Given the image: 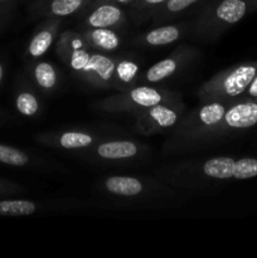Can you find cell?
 I'll return each mask as SVG.
<instances>
[{
    "instance_id": "cell-24",
    "label": "cell",
    "mask_w": 257,
    "mask_h": 258,
    "mask_svg": "<svg viewBox=\"0 0 257 258\" xmlns=\"http://www.w3.org/2000/svg\"><path fill=\"white\" fill-rule=\"evenodd\" d=\"M136 70H138V68H136V66L134 64V63L122 62L118 66L117 72L123 81H130L131 78L134 77V75L136 73Z\"/></svg>"
},
{
    "instance_id": "cell-22",
    "label": "cell",
    "mask_w": 257,
    "mask_h": 258,
    "mask_svg": "<svg viewBox=\"0 0 257 258\" xmlns=\"http://www.w3.org/2000/svg\"><path fill=\"white\" fill-rule=\"evenodd\" d=\"M83 0H53L50 9L53 14L58 17H65L75 13L82 5Z\"/></svg>"
},
{
    "instance_id": "cell-15",
    "label": "cell",
    "mask_w": 257,
    "mask_h": 258,
    "mask_svg": "<svg viewBox=\"0 0 257 258\" xmlns=\"http://www.w3.org/2000/svg\"><path fill=\"white\" fill-rule=\"evenodd\" d=\"M176 63L173 59H164L161 62L154 64L150 70L146 73V78H148L150 82H159V81L164 80L168 76H170L171 73L175 71Z\"/></svg>"
},
{
    "instance_id": "cell-25",
    "label": "cell",
    "mask_w": 257,
    "mask_h": 258,
    "mask_svg": "<svg viewBox=\"0 0 257 258\" xmlns=\"http://www.w3.org/2000/svg\"><path fill=\"white\" fill-rule=\"evenodd\" d=\"M196 2H198V0H169L166 7L170 12H180Z\"/></svg>"
},
{
    "instance_id": "cell-6",
    "label": "cell",
    "mask_w": 257,
    "mask_h": 258,
    "mask_svg": "<svg viewBox=\"0 0 257 258\" xmlns=\"http://www.w3.org/2000/svg\"><path fill=\"white\" fill-rule=\"evenodd\" d=\"M121 18V10L113 5L97 8L88 18V24L95 28H106L116 24Z\"/></svg>"
},
{
    "instance_id": "cell-18",
    "label": "cell",
    "mask_w": 257,
    "mask_h": 258,
    "mask_svg": "<svg viewBox=\"0 0 257 258\" xmlns=\"http://www.w3.org/2000/svg\"><path fill=\"white\" fill-rule=\"evenodd\" d=\"M52 33L48 30L38 33L32 39L29 45V53L33 57H40L48 50V48L52 44Z\"/></svg>"
},
{
    "instance_id": "cell-29",
    "label": "cell",
    "mask_w": 257,
    "mask_h": 258,
    "mask_svg": "<svg viewBox=\"0 0 257 258\" xmlns=\"http://www.w3.org/2000/svg\"><path fill=\"white\" fill-rule=\"evenodd\" d=\"M0 2H4V0H0Z\"/></svg>"
},
{
    "instance_id": "cell-20",
    "label": "cell",
    "mask_w": 257,
    "mask_h": 258,
    "mask_svg": "<svg viewBox=\"0 0 257 258\" xmlns=\"http://www.w3.org/2000/svg\"><path fill=\"white\" fill-rule=\"evenodd\" d=\"M59 143L65 149H80L90 145L92 138L82 133H66L62 135Z\"/></svg>"
},
{
    "instance_id": "cell-2",
    "label": "cell",
    "mask_w": 257,
    "mask_h": 258,
    "mask_svg": "<svg viewBox=\"0 0 257 258\" xmlns=\"http://www.w3.org/2000/svg\"><path fill=\"white\" fill-rule=\"evenodd\" d=\"M224 121L234 128L252 127L257 123V103L244 102L233 106L224 113Z\"/></svg>"
},
{
    "instance_id": "cell-11",
    "label": "cell",
    "mask_w": 257,
    "mask_h": 258,
    "mask_svg": "<svg viewBox=\"0 0 257 258\" xmlns=\"http://www.w3.org/2000/svg\"><path fill=\"white\" fill-rule=\"evenodd\" d=\"M148 117L159 127H170L176 122V113L164 106H153L148 113Z\"/></svg>"
},
{
    "instance_id": "cell-5",
    "label": "cell",
    "mask_w": 257,
    "mask_h": 258,
    "mask_svg": "<svg viewBox=\"0 0 257 258\" xmlns=\"http://www.w3.org/2000/svg\"><path fill=\"white\" fill-rule=\"evenodd\" d=\"M247 5L243 0H223L217 8V17L228 24L239 22L244 17Z\"/></svg>"
},
{
    "instance_id": "cell-13",
    "label": "cell",
    "mask_w": 257,
    "mask_h": 258,
    "mask_svg": "<svg viewBox=\"0 0 257 258\" xmlns=\"http://www.w3.org/2000/svg\"><path fill=\"white\" fill-rule=\"evenodd\" d=\"M86 70L93 71V72L97 73L103 81H107L110 80V77L112 76L113 63L111 62L108 58L103 57V55H92V57L88 59Z\"/></svg>"
},
{
    "instance_id": "cell-3",
    "label": "cell",
    "mask_w": 257,
    "mask_h": 258,
    "mask_svg": "<svg viewBox=\"0 0 257 258\" xmlns=\"http://www.w3.org/2000/svg\"><path fill=\"white\" fill-rule=\"evenodd\" d=\"M97 153L105 159L133 158L138 153V146L130 141H111L98 146Z\"/></svg>"
},
{
    "instance_id": "cell-23",
    "label": "cell",
    "mask_w": 257,
    "mask_h": 258,
    "mask_svg": "<svg viewBox=\"0 0 257 258\" xmlns=\"http://www.w3.org/2000/svg\"><path fill=\"white\" fill-rule=\"evenodd\" d=\"M88 59L90 58H88L87 53H85L83 50L76 49L72 55V59H71V64H72L75 70H85L88 63Z\"/></svg>"
},
{
    "instance_id": "cell-14",
    "label": "cell",
    "mask_w": 257,
    "mask_h": 258,
    "mask_svg": "<svg viewBox=\"0 0 257 258\" xmlns=\"http://www.w3.org/2000/svg\"><path fill=\"white\" fill-rule=\"evenodd\" d=\"M28 155L12 146L0 145V163L7 165L23 166L28 163Z\"/></svg>"
},
{
    "instance_id": "cell-8",
    "label": "cell",
    "mask_w": 257,
    "mask_h": 258,
    "mask_svg": "<svg viewBox=\"0 0 257 258\" xmlns=\"http://www.w3.org/2000/svg\"><path fill=\"white\" fill-rule=\"evenodd\" d=\"M37 209L34 203L28 201H2L0 202V216L20 217L30 216Z\"/></svg>"
},
{
    "instance_id": "cell-16",
    "label": "cell",
    "mask_w": 257,
    "mask_h": 258,
    "mask_svg": "<svg viewBox=\"0 0 257 258\" xmlns=\"http://www.w3.org/2000/svg\"><path fill=\"white\" fill-rule=\"evenodd\" d=\"M224 113H226V111L221 103H211V105H207L202 108L201 112H199V120L204 125H216L224 117Z\"/></svg>"
},
{
    "instance_id": "cell-21",
    "label": "cell",
    "mask_w": 257,
    "mask_h": 258,
    "mask_svg": "<svg viewBox=\"0 0 257 258\" xmlns=\"http://www.w3.org/2000/svg\"><path fill=\"white\" fill-rule=\"evenodd\" d=\"M15 105H17L18 111L25 116H33L38 111V101L32 93H20L17 97Z\"/></svg>"
},
{
    "instance_id": "cell-4",
    "label": "cell",
    "mask_w": 257,
    "mask_h": 258,
    "mask_svg": "<svg viewBox=\"0 0 257 258\" xmlns=\"http://www.w3.org/2000/svg\"><path fill=\"white\" fill-rule=\"evenodd\" d=\"M106 188L108 191L117 196L133 197L143 190L140 181L130 176H112L106 181Z\"/></svg>"
},
{
    "instance_id": "cell-7",
    "label": "cell",
    "mask_w": 257,
    "mask_h": 258,
    "mask_svg": "<svg viewBox=\"0 0 257 258\" xmlns=\"http://www.w3.org/2000/svg\"><path fill=\"white\" fill-rule=\"evenodd\" d=\"M234 163L232 158H214L204 164L203 170L211 178L229 179L233 178Z\"/></svg>"
},
{
    "instance_id": "cell-17",
    "label": "cell",
    "mask_w": 257,
    "mask_h": 258,
    "mask_svg": "<svg viewBox=\"0 0 257 258\" xmlns=\"http://www.w3.org/2000/svg\"><path fill=\"white\" fill-rule=\"evenodd\" d=\"M257 176V160L251 158H244L234 163L233 178L251 179Z\"/></svg>"
},
{
    "instance_id": "cell-12",
    "label": "cell",
    "mask_w": 257,
    "mask_h": 258,
    "mask_svg": "<svg viewBox=\"0 0 257 258\" xmlns=\"http://www.w3.org/2000/svg\"><path fill=\"white\" fill-rule=\"evenodd\" d=\"M92 40L97 47L106 50L115 49L120 44V39L117 35L106 28H96L92 32Z\"/></svg>"
},
{
    "instance_id": "cell-26",
    "label": "cell",
    "mask_w": 257,
    "mask_h": 258,
    "mask_svg": "<svg viewBox=\"0 0 257 258\" xmlns=\"http://www.w3.org/2000/svg\"><path fill=\"white\" fill-rule=\"evenodd\" d=\"M248 93L249 96H252V97H257V75L256 77L253 78V81L251 82V85H249Z\"/></svg>"
},
{
    "instance_id": "cell-28",
    "label": "cell",
    "mask_w": 257,
    "mask_h": 258,
    "mask_svg": "<svg viewBox=\"0 0 257 258\" xmlns=\"http://www.w3.org/2000/svg\"><path fill=\"white\" fill-rule=\"evenodd\" d=\"M3 73H4L3 72V66L0 64V82H2V80H3Z\"/></svg>"
},
{
    "instance_id": "cell-27",
    "label": "cell",
    "mask_w": 257,
    "mask_h": 258,
    "mask_svg": "<svg viewBox=\"0 0 257 258\" xmlns=\"http://www.w3.org/2000/svg\"><path fill=\"white\" fill-rule=\"evenodd\" d=\"M145 2L149 3V4H159V3H163L165 0H145Z\"/></svg>"
},
{
    "instance_id": "cell-10",
    "label": "cell",
    "mask_w": 257,
    "mask_h": 258,
    "mask_svg": "<svg viewBox=\"0 0 257 258\" xmlns=\"http://www.w3.org/2000/svg\"><path fill=\"white\" fill-rule=\"evenodd\" d=\"M130 97L136 105L144 106V107H153V106L159 105V102L163 98L160 93L149 87L135 88V90L131 91Z\"/></svg>"
},
{
    "instance_id": "cell-1",
    "label": "cell",
    "mask_w": 257,
    "mask_h": 258,
    "mask_svg": "<svg viewBox=\"0 0 257 258\" xmlns=\"http://www.w3.org/2000/svg\"><path fill=\"white\" fill-rule=\"evenodd\" d=\"M256 75V66H239L236 70L229 72L227 77L222 81L221 92L226 95L227 97H236V96L244 92V90L251 85Z\"/></svg>"
},
{
    "instance_id": "cell-9",
    "label": "cell",
    "mask_w": 257,
    "mask_h": 258,
    "mask_svg": "<svg viewBox=\"0 0 257 258\" xmlns=\"http://www.w3.org/2000/svg\"><path fill=\"white\" fill-rule=\"evenodd\" d=\"M178 38V28L173 27V25H168V27L158 28V29L151 30V32L146 35V42L151 45H164L174 42V40H176Z\"/></svg>"
},
{
    "instance_id": "cell-19",
    "label": "cell",
    "mask_w": 257,
    "mask_h": 258,
    "mask_svg": "<svg viewBox=\"0 0 257 258\" xmlns=\"http://www.w3.org/2000/svg\"><path fill=\"white\" fill-rule=\"evenodd\" d=\"M35 80L39 83L40 87L43 88H52L55 85V72L49 63H39L35 67Z\"/></svg>"
}]
</instances>
